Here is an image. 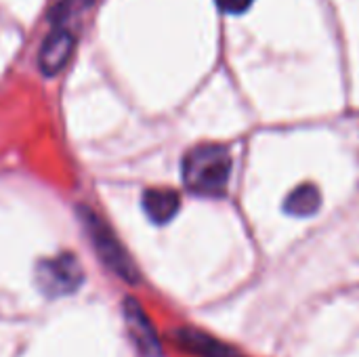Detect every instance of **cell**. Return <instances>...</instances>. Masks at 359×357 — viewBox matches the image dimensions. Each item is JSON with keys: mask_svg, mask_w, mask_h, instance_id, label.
I'll return each instance as SVG.
<instances>
[{"mask_svg": "<svg viewBox=\"0 0 359 357\" xmlns=\"http://www.w3.org/2000/svg\"><path fill=\"white\" fill-rule=\"evenodd\" d=\"M84 280L78 259L69 252H63L55 259H46L36 269V282L40 290L48 297H65L80 288Z\"/></svg>", "mask_w": 359, "mask_h": 357, "instance_id": "cell-4", "label": "cell"}, {"mask_svg": "<svg viewBox=\"0 0 359 357\" xmlns=\"http://www.w3.org/2000/svg\"><path fill=\"white\" fill-rule=\"evenodd\" d=\"M322 206V194L316 185L305 183L292 189L284 202V210L292 217H311Z\"/></svg>", "mask_w": 359, "mask_h": 357, "instance_id": "cell-8", "label": "cell"}, {"mask_svg": "<svg viewBox=\"0 0 359 357\" xmlns=\"http://www.w3.org/2000/svg\"><path fill=\"white\" fill-rule=\"evenodd\" d=\"M175 341L181 349L198 357H238L233 349H229L227 345L219 343L217 339H212L200 330L181 328L175 332Z\"/></svg>", "mask_w": 359, "mask_h": 357, "instance_id": "cell-6", "label": "cell"}, {"mask_svg": "<svg viewBox=\"0 0 359 357\" xmlns=\"http://www.w3.org/2000/svg\"><path fill=\"white\" fill-rule=\"evenodd\" d=\"M124 318H126V328H128L130 339L137 345V349L145 357L162 356V345L158 341V335H156L151 322L147 320L145 311L141 309V305L135 299L124 301Z\"/></svg>", "mask_w": 359, "mask_h": 357, "instance_id": "cell-5", "label": "cell"}, {"mask_svg": "<svg viewBox=\"0 0 359 357\" xmlns=\"http://www.w3.org/2000/svg\"><path fill=\"white\" fill-rule=\"evenodd\" d=\"M80 219H82V225L86 229V234L90 236V242L99 255V259L118 276L122 278L124 282L128 284H135L139 280V271H137V265L133 263V259L128 257L126 248L120 244V240L114 236L111 227L101 219L97 217L90 208L86 206H80Z\"/></svg>", "mask_w": 359, "mask_h": 357, "instance_id": "cell-2", "label": "cell"}, {"mask_svg": "<svg viewBox=\"0 0 359 357\" xmlns=\"http://www.w3.org/2000/svg\"><path fill=\"white\" fill-rule=\"evenodd\" d=\"M231 154L223 145H198L183 158V183L198 196H223L231 177Z\"/></svg>", "mask_w": 359, "mask_h": 357, "instance_id": "cell-1", "label": "cell"}, {"mask_svg": "<svg viewBox=\"0 0 359 357\" xmlns=\"http://www.w3.org/2000/svg\"><path fill=\"white\" fill-rule=\"evenodd\" d=\"M255 0H217L219 8L227 15H242L250 8Z\"/></svg>", "mask_w": 359, "mask_h": 357, "instance_id": "cell-9", "label": "cell"}, {"mask_svg": "<svg viewBox=\"0 0 359 357\" xmlns=\"http://www.w3.org/2000/svg\"><path fill=\"white\" fill-rule=\"evenodd\" d=\"M67 11H61V8H55L53 13V29L46 34V38L42 40V46H40V53H38V65H40V72L44 76H55L59 74L72 53H74V46H76V34L72 32V27L67 25Z\"/></svg>", "mask_w": 359, "mask_h": 357, "instance_id": "cell-3", "label": "cell"}, {"mask_svg": "<svg viewBox=\"0 0 359 357\" xmlns=\"http://www.w3.org/2000/svg\"><path fill=\"white\" fill-rule=\"evenodd\" d=\"M181 208V198L175 189H147L143 194V210L149 221L162 225L168 223Z\"/></svg>", "mask_w": 359, "mask_h": 357, "instance_id": "cell-7", "label": "cell"}]
</instances>
